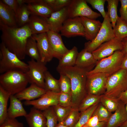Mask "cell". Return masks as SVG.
<instances>
[{
    "mask_svg": "<svg viewBox=\"0 0 127 127\" xmlns=\"http://www.w3.org/2000/svg\"><path fill=\"white\" fill-rule=\"evenodd\" d=\"M83 26L86 39L90 41L94 39L97 35L102 25L99 20L80 17Z\"/></svg>",
    "mask_w": 127,
    "mask_h": 127,
    "instance_id": "cell-20",
    "label": "cell"
},
{
    "mask_svg": "<svg viewBox=\"0 0 127 127\" xmlns=\"http://www.w3.org/2000/svg\"><path fill=\"white\" fill-rule=\"evenodd\" d=\"M102 95H97L87 94L78 107V110L80 112H82L96 104L99 103Z\"/></svg>",
    "mask_w": 127,
    "mask_h": 127,
    "instance_id": "cell-32",
    "label": "cell"
},
{
    "mask_svg": "<svg viewBox=\"0 0 127 127\" xmlns=\"http://www.w3.org/2000/svg\"><path fill=\"white\" fill-rule=\"evenodd\" d=\"M123 48L122 52L124 54L127 53V37L123 39L122 40Z\"/></svg>",
    "mask_w": 127,
    "mask_h": 127,
    "instance_id": "cell-50",
    "label": "cell"
},
{
    "mask_svg": "<svg viewBox=\"0 0 127 127\" xmlns=\"http://www.w3.org/2000/svg\"><path fill=\"white\" fill-rule=\"evenodd\" d=\"M124 54L121 51H117L111 55L98 61L93 69L87 72V75L98 73L111 75L121 69Z\"/></svg>",
    "mask_w": 127,
    "mask_h": 127,
    "instance_id": "cell-6",
    "label": "cell"
},
{
    "mask_svg": "<svg viewBox=\"0 0 127 127\" xmlns=\"http://www.w3.org/2000/svg\"><path fill=\"white\" fill-rule=\"evenodd\" d=\"M107 3V12L113 28L115 27L119 16L117 15V7L119 0H106Z\"/></svg>",
    "mask_w": 127,
    "mask_h": 127,
    "instance_id": "cell-33",
    "label": "cell"
},
{
    "mask_svg": "<svg viewBox=\"0 0 127 127\" xmlns=\"http://www.w3.org/2000/svg\"><path fill=\"white\" fill-rule=\"evenodd\" d=\"M0 127H24L23 124L15 119L7 118Z\"/></svg>",
    "mask_w": 127,
    "mask_h": 127,
    "instance_id": "cell-43",
    "label": "cell"
},
{
    "mask_svg": "<svg viewBox=\"0 0 127 127\" xmlns=\"http://www.w3.org/2000/svg\"><path fill=\"white\" fill-rule=\"evenodd\" d=\"M106 123L107 122H100L97 125L93 127H105Z\"/></svg>",
    "mask_w": 127,
    "mask_h": 127,
    "instance_id": "cell-52",
    "label": "cell"
},
{
    "mask_svg": "<svg viewBox=\"0 0 127 127\" xmlns=\"http://www.w3.org/2000/svg\"><path fill=\"white\" fill-rule=\"evenodd\" d=\"M127 89V70L121 68L108 77L104 94L109 97L118 99Z\"/></svg>",
    "mask_w": 127,
    "mask_h": 127,
    "instance_id": "cell-5",
    "label": "cell"
},
{
    "mask_svg": "<svg viewBox=\"0 0 127 127\" xmlns=\"http://www.w3.org/2000/svg\"><path fill=\"white\" fill-rule=\"evenodd\" d=\"M0 29L2 32L1 42L20 60L24 59L27 40L32 35L28 25L19 27H11L5 25L0 20Z\"/></svg>",
    "mask_w": 127,
    "mask_h": 127,
    "instance_id": "cell-1",
    "label": "cell"
},
{
    "mask_svg": "<svg viewBox=\"0 0 127 127\" xmlns=\"http://www.w3.org/2000/svg\"><path fill=\"white\" fill-rule=\"evenodd\" d=\"M123 48L122 41L114 38L103 43L92 53L98 61L111 55L116 51H121Z\"/></svg>",
    "mask_w": 127,
    "mask_h": 127,
    "instance_id": "cell-12",
    "label": "cell"
},
{
    "mask_svg": "<svg viewBox=\"0 0 127 127\" xmlns=\"http://www.w3.org/2000/svg\"><path fill=\"white\" fill-rule=\"evenodd\" d=\"M60 75L58 80L60 91L71 94V85L70 79L65 75L62 74Z\"/></svg>",
    "mask_w": 127,
    "mask_h": 127,
    "instance_id": "cell-40",
    "label": "cell"
},
{
    "mask_svg": "<svg viewBox=\"0 0 127 127\" xmlns=\"http://www.w3.org/2000/svg\"><path fill=\"white\" fill-rule=\"evenodd\" d=\"M45 88L47 91L57 93L60 92L58 80L55 79L50 73L47 71L44 73Z\"/></svg>",
    "mask_w": 127,
    "mask_h": 127,
    "instance_id": "cell-31",
    "label": "cell"
},
{
    "mask_svg": "<svg viewBox=\"0 0 127 127\" xmlns=\"http://www.w3.org/2000/svg\"><path fill=\"white\" fill-rule=\"evenodd\" d=\"M36 40L39 51L40 61L46 63L53 58L47 32L32 35Z\"/></svg>",
    "mask_w": 127,
    "mask_h": 127,
    "instance_id": "cell-14",
    "label": "cell"
},
{
    "mask_svg": "<svg viewBox=\"0 0 127 127\" xmlns=\"http://www.w3.org/2000/svg\"><path fill=\"white\" fill-rule=\"evenodd\" d=\"M1 1L5 4L15 12V14L19 6L17 0H2Z\"/></svg>",
    "mask_w": 127,
    "mask_h": 127,
    "instance_id": "cell-46",
    "label": "cell"
},
{
    "mask_svg": "<svg viewBox=\"0 0 127 127\" xmlns=\"http://www.w3.org/2000/svg\"><path fill=\"white\" fill-rule=\"evenodd\" d=\"M58 104L64 107H72L71 95L60 91L58 97Z\"/></svg>",
    "mask_w": 127,
    "mask_h": 127,
    "instance_id": "cell-42",
    "label": "cell"
},
{
    "mask_svg": "<svg viewBox=\"0 0 127 127\" xmlns=\"http://www.w3.org/2000/svg\"><path fill=\"white\" fill-rule=\"evenodd\" d=\"M31 13L28 9L27 4H24L19 6L15 13L17 24L22 27L28 23Z\"/></svg>",
    "mask_w": 127,
    "mask_h": 127,
    "instance_id": "cell-29",
    "label": "cell"
},
{
    "mask_svg": "<svg viewBox=\"0 0 127 127\" xmlns=\"http://www.w3.org/2000/svg\"><path fill=\"white\" fill-rule=\"evenodd\" d=\"M109 75L98 73L87 75L86 88L87 94L100 95L105 93Z\"/></svg>",
    "mask_w": 127,
    "mask_h": 127,
    "instance_id": "cell-10",
    "label": "cell"
},
{
    "mask_svg": "<svg viewBox=\"0 0 127 127\" xmlns=\"http://www.w3.org/2000/svg\"><path fill=\"white\" fill-rule=\"evenodd\" d=\"M98 61L92 52L84 49L78 53L75 66L88 71Z\"/></svg>",
    "mask_w": 127,
    "mask_h": 127,
    "instance_id": "cell-21",
    "label": "cell"
},
{
    "mask_svg": "<svg viewBox=\"0 0 127 127\" xmlns=\"http://www.w3.org/2000/svg\"><path fill=\"white\" fill-rule=\"evenodd\" d=\"M120 68H121L127 70V53L124 54Z\"/></svg>",
    "mask_w": 127,
    "mask_h": 127,
    "instance_id": "cell-49",
    "label": "cell"
},
{
    "mask_svg": "<svg viewBox=\"0 0 127 127\" xmlns=\"http://www.w3.org/2000/svg\"><path fill=\"white\" fill-rule=\"evenodd\" d=\"M46 91L45 89L35 84L31 83L29 87L14 95L21 101L26 100L30 101L40 98Z\"/></svg>",
    "mask_w": 127,
    "mask_h": 127,
    "instance_id": "cell-19",
    "label": "cell"
},
{
    "mask_svg": "<svg viewBox=\"0 0 127 127\" xmlns=\"http://www.w3.org/2000/svg\"><path fill=\"white\" fill-rule=\"evenodd\" d=\"M24 117L29 127H47L46 119L43 112L33 107Z\"/></svg>",
    "mask_w": 127,
    "mask_h": 127,
    "instance_id": "cell-22",
    "label": "cell"
},
{
    "mask_svg": "<svg viewBox=\"0 0 127 127\" xmlns=\"http://www.w3.org/2000/svg\"><path fill=\"white\" fill-rule=\"evenodd\" d=\"M78 52L75 46L68 51L59 60L57 67H63L75 66Z\"/></svg>",
    "mask_w": 127,
    "mask_h": 127,
    "instance_id": "cell-26",
    "label": "cell"
},
{
    "mask_svg": "<svg viewBox=\"0 0 127 127\" xmlns=\"http://www.w3.org/2000/svg\"><path fill=\"white\" fill-rule=\"evenodd\" d=\"M47 33L53 57L60 60L69 50L65 46L59 33L50 30Z\"/></svg>",
    "mask_w": 127,
    "mask_h": 127,
    "instance_id": "cell-15",
    "label": "cell"
},
{
    "mask_svg": "<svg viewBox=\"0 0 127 127\" xmlns=\"http://www.w3.org/2000/svg\"><path fill=\"white\" fill-rule=\"evenodd\" d=\"M52 107L59 123L63 122L74 108L72 106L64 107L59 104Z\"/></svg>",
    "mask_w": 127,
    "mask_h": 127,
    "instance_id": "cell-34",
    "label": "cell"
},
{
    "mask_svg": "<svg viewBox=\"0 0 127 127\" xmlns=\"http://www.w3.org/2000/svg\"><path fill=\"white\" fill-rule=\"evenodd\" d=\"M125 104L120 100L118 106L112 115L105 127H119L127 120Z\"/></svg>",
    "mask_w": 127,
    "mask_h": 127,
    "instance_id": "cell-18",
    "label": "cell"
},
{
    "mask_svg": "<svg viewBox=\"0 0 127 127\" xmlns=\"http://www.w3.org/2000/svg\"><path fill=\"white\" fill-rule=\"evenodd\" d=\"M27 6L31 15L44 18L49 17L54 11L43 0H27Z\"/></svg>",
    "mask_w": 127,
    "mask_h": 127,
    "instance_id": "cell-17",
    "label": "cell"
},
{
    "mask_svg": "<svg viewBox=\"0 0 127 127\" xmlns=\"http://www.w3.org/2000/svg\"><path fill=\"white\" fill-rule=\"evenodd\" d=\"M55 127H68L65 125L63 122L59 123Z\"/></svg>",
    "mask_w": 127,
    "mask_h": 127,
    "instance_id": "cell-53",
    "label": "cell"
},
{
    "mask_svg": "<svg viewBox=\"0 0 127 127\" xmlns=\"http://www.w3.org/2000/svg\"><path fill=\"white\" fill-rule=\"evenodd\" d=\"M114 38L112 25L106 12V16L97 35L91 41L85 43L84 49L92 52L103 43Z\"/></svg>",
    "mask_w": 127,
    "mask_h": 127,
    "instance_id": "cell-7",
    "label": "cell"
},
{
    "mask_svg": "<svg viewBox=\"0 0 127 127\" xmlns=\"http://www.w3.org/2000/svg\"><path fill=\"white\" fill-rule=\"evenodd\" d=\"M26 55L29 56L31 59L37 61H40V58L37 43L32 36L27 40L25 49Z\"/></svg>",
    "mask_w": 127,
    "mask_h": 127,
    "instance_id": "cell-28",
    "label": "cell"
},
{
    "mask_svg": "<svg viewBox=\"0 0 127 127\" xmlns=\"http://www.w3.org/2000/svg\"><path fill=\"white\" fill-rule=\"evenodd\" d=\"M67 18V7H66L54 12L49 17L44 18L49 30L59 33L60 32L64 22Z\"/></svg>",
    "mask_w": 127,
    "mask_h": 127,
    "instance_id": "cell-16",
    "label": "cell"
},
{
    "mask_svg": "<svg viewBox=\"0 0 127 127\" xmlns=\"http://www.w3.org/2000/svg\"><path fill=\"white\" fill-rule=\"evenodd\" d=\"M60 32L61 35L67 37L85 36L84 28L79 17L67 18L63 23Z\"/></svg>",
    "mask_w": 127,
    "mask_h": 127,
    "instance_id": "cell-11",
    "label": "cell"
},
{
    "mask_svg": "<svg viewBox=\"0 0 127 127\" xmlns=\"http://www.w3.org/2000/svg\"><path fill=\"white\" fill-rule=\"evenodd\" d=\"M99 103L96 104L87 110L80 112V115L79 119L73 127H82L84 125L92 116Z\"/></svg>",
    "mask_w": 127,
    "mask_h": 127,
    "instance_id": "cell-35",
    "label": "cell"
},
{
    "mask_svg": "<svg viewBox=\"0 0 127 127\" xmlns=\"http://www.w3.org/2000/svg\"><path fill=\"white\" fill-rule=\"evenodd\" d=\"M119 99L124 103L125 105L127 103V89L121 94Z\"/></svg>",
    "mask_w": 127,
    "mask_h": 127,
    "instance_id": "cell-48",
    "label": "cell"
},
{
    "mask_svg": "<svg viewBox=\"0 0 127 127\" xmlns=\"http://www.w3.org/2000/svg\"><path fill=\"white\" fill-rule=\"evenodd\" d=\"M46 63L31 59L28 62V70L26 73L29 83L45 88L44 73L48 71Z\"/></svg>",
    "mask_w": 127,
    "mask_h": 127,
    "instance_id": "cell-9",
    "label": "cell"
},
{
    "mask_svg": "<svg viewBox=\"0 0 127 127\" xmlns=\"http://www.w3.org/2000/svg\"><path fill=\"white\" fill-rule=\"evenodd\" d=\"M86 1L93 8L98 10L104 18L106 14L104 9V4L106 0H86Z\"/></svg>",
    "mask_w": 127,
    "mask_h": 127,
    "instance_id": "cell-41",
    "label": "cell"
},
{
    "mask_svg": "<svg viewBox=\"0 0 127 127\" xmlns=\"http://www.w3.org/2000/svg\"><path fill=\"white\" fill-rule=\"evenodd\" d=\"M87 3L86 0H71L67 7L68 18L84 17L95 20L100 17V14L92 10Z\"/></svg>",
    "mask_w": 127,
    "mask_h": 127,
    "instance_id": "cell-8",
    "label": "cell"
},
{
    "mask_svg": "<svg viewBox=\"0 0 127 127\" xmlns=\"http://www.w3.org/2000/svg\"><path fill=\"white\" fill-rule=\"evenodd\" d=\"M0 73L18 71L26 73L28 66L15 54L10 52L1 42L0 45Z\"/></svg>",
    "mask_w": 127,
    "mask_h": 127,
    "instance_id": "cell-4",
    "label": "cell"
},
{
    "mask_svg": "<svg viewBox=\"0 0 127 127\" xmlns=\"http://www.w3.org/2000/svg\"><path fill=\"white\" fill-rule=\"evenodd\" d=\"M121 7L119 10L120 17L127 22V0H120Z\"/></svg>",
    "mask_w": 127,
    "mask_h": 127,
    "instance_id": "cell-45",
    "label": "cell"
},
{
    "mask_svg": "<svg viewBox=\"0 0 127 127\" xmlns=\"http://www.w3.org/2000/svg\"><path fill=\"white\" fill-rule=\"evenodd\" d=\"M80 112L78 108H74L63 122L68 127H73L78 122L80 115Z\"/></svg>",
    "mask_w": 127,
    "mask_h": 127,
    "instance_id": "cell-38",
    "label": "cell"
},
{
    "mask_svg": "<svg viewBox=\"0 0 127 127\" xmlns=\"http://www.w3.org/2000/svg\"><path fill=\"white\" fill-rule=\"evenodd\" d=\"M11 95L0 86V125L7 118L8 103Z\"/></svg>",
    "mask_w": 127,
    "mask_h": 127,
    "instance_id": "cell-27",
    "label": "cell"
},
{
    "mask_svg": "<svg viewBox=\"0 0 127 127\" xmlns=\"http://www.w3.org/2000/svg\"><path fill=\"white\" fill-rule=\"evenodd\" d=\"M43 0L45 3L53 9V8L54 5L56 0Z\"/></svg>",
    "mask_w": 127,
    "mask_h": 127,
    "instance_id": "cell-51",
    "label": "cell"
},
{
    "mask_svg": "<svg viewBox=\"0 0 127 127\" xmlns=\"http://www.w3.org/2000/svg\"><path fill=\"white\" fill-rule=\"evenodd\" d=\"M59 93L50 91L45 93L37 99L27 101L24 103L26 105H32L41 111H43L51 107L58 104Z\"/></svg>",
    "mask_w": 127,
    "mask_h": 127,
    "instance_id": "cell-13",
    "label": "cell"
},
{
    "mask_svg": "<svg viewBox=\"0 0 127 127\" xmlns=\"http://www.w3.org/2000/svg\"><path fill=\"white\" fill-rule=\"evenodd\" d=\"M32 35L47 32L49 30L44 18L41 17L31 15L27 24Z\"/></svg>",
    "mask_w": 127,
    "mask_h": 127,
    "instance_id": "cell-24",
    "label": "cell"
},
{
    "mask_svg": "<svg viewBox=\"0 0 127 127\" xmlns=\"http://www.w3.org/2000/svg\"><path fill=\"white\" fill-rule=\"evenodd\" d=\"M60 74L65 75L70 79L71 85L72 107L78 108L81 102L87 94L86 82V70L76 66L63 67H57Z\"/></svg>",
    "mask_w": 127,
    "mask_h": 127,
    "instance_id": "cell-2",
    "label": "cell"
},
{
    "mask_svg": "<svg viewBox=\"0 0 127 127\" xmlns=\"http://www.w3.org/2000/svg\"><path fill=\"white\" fill-rule=\"evenodd\" d=\"M119 127H127V120Z\"/></svg>",
    "mask_w": 127,
    "mask_h": 127,
    "instance_id": "cell-54",
    "label": "cell"
},
{
    "mask_svg": "<svg viewBox=\"0 0 127 127\" xmlns=\"http://www.w3.org/2000/svg\"><path fill=\"white\" fill-rule=\"evenodd\" d=\"M115 38L122 41L127 37V22L119 17L113 28Z\"/></svg>",
    "mask_w": 127,
    "mask_h": 127,
    "instance_id": "cell-30",
    "label": "cell"
},
{
    "mask_svg": "<svg viewBox=\"0 0 127 127\" xmlns=\"http://www.w3.org/2000/svg\"><path fill=\"white\" fill-rule=\"evenodd\" d=\"M99 122L97 116H92L82 127H94L97 125Z\"/></svg>",
    "mask_w": 127,
    "mask_h": 127,
    "instance_id": "cell-47",
    "label": "cell"
},
{
    "mask_svg": "<svg viewBox=\"0 0 127 127\" xmlns=\"http://www.w3.org/2000/svg\"><path fill=\"white\" fill-rule=\"evenodd\" d=\"M0 20L8 26L17 27L15 12L1 0L0 1Z\"/></svg>",
    "mask_w": 127,
    "mask_h": 127,
    "instance_id": "cell-25",
    "label": "cell"
},
{
    "mask_svg": "<svg viewBox=\"0 0 127 127\" xmlns=\"http://www.w3.org/2000/svg\"><path fill=\"white\" fill-rule=\"evenodd\" d=\"M120 100L118 99L109 97L104 94L102 95L100 103L107 110L112 112L116 109Z\"/></svg>",
    "mask_w": 127,
    "mask_h": 127,
    "instance_id": "cell-36",
    "label": "cell"
},
{
    "mask_svg": "<svg viewBox=\"0 0 127 127\" xmlns=\"http://www.w3.org/2000/svg\"><path fill=\"white\" fill-rule=\"evenodd\" d=\"M112 114L111 112L109 111L100 103L92 116H97L99 122H107Z\"/></svg>",
    "mask_w": 127,
    "mask_h": 127,
    "instance_id": "cell-37",
    "label": "cell"
},
{
    "mask_svg": "<svg viewBox=\"0 0 127 127\" xmlns=\"http://www.w3.org/2000/svg\"><path fill=\"white\" fill-rule=\"evenodd\" d=\"M43 112L46 119L47 127H55L58 121L52 107L43 111Z\"/></svg>",
    "mask_w": 127,
    "mask_h": 127,
    "instance_id": "cell-39",
    "label": "cell"
},
{
    "mask_svg": "<svg viewBox=\"0 0 127 127\" xmlns=\"http://www.w3.org/2000/svg\"><path fill=\"white\" fill-rule=\"evenodd\" d=\"M9 99L10 105L7 109V118L15 119L20 116L25 117L27 114L21 101L16 97L14 95H11Z\"/></svg>",
    "mask_w": 127,
    "mask_h": 127,
    "instance_id": "cell-23",
    "label": "cell"
},
{
    "mask_svg": "<svg viewBox=\"0 0 127 127\" xmlns=\"http://www.w3.org/2000/svg\"><path fill=\"white\" fill-rule=\"evenodd\" d=\"M71 1V0H56L53 9L54 11H56L67 7Z\"/></svg>",
    "mask_w": 127,
    "mask_h": 127,
    "instance_id": "cell-44",
    "label": "cell"
},
{
    "mask_svg": "<svg viewBox=\"0 0 127 127\" xmlns=\"http://www.w3.org/2000/svg\"><path fill=\"white\" fill-rule=\"evenodd\" d=\"M125 108L126 111L127 112V103L125 105Z\"/></svg>",
    "mask_w": 127,
    "mask_h": 127,
    "instance_id": "cell-55",
    "label": "cell"
},
{
    "mask_svg": "<svg viewBox=\"0 0 127 127\" xmlns=\"http://www.w3.org/2000/svg\"><path fill=\"white\" fill-rule=\"evenodd\" d=\"M29 80L26 73L13 71L1 74L0 86L11 95H15L26 88Z\"/></svg>",
    "mask_w": 127,
    "mask_h": 127,
    "instance_id": "cell-3",
    "label": "cell"
}]
</instances>
